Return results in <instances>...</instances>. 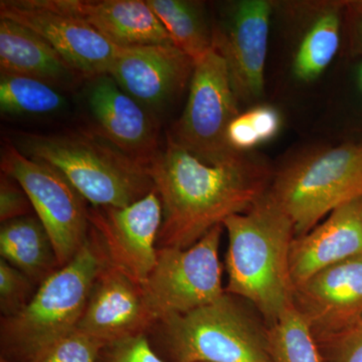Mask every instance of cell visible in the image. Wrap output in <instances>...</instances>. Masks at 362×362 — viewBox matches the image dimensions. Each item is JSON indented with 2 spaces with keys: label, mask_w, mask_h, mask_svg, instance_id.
Returning <instances> with one entry per match:
<instances>
[{
  "label": "cell",
  "mask_w": 362,
  "mask_h": 362,
  "mask_svg": "<svg viewBox=\"0 0 362 362\" xmlns=\"http://www.w3.org/2000/svg\"><path fill=\"white\" fill-rule=\"evenodd\" d=\"M147 170L162 206L158 249H187L226 218L246 213L268 192L271 175L265 164L245 153L206 163L171 135Z\"/></svg>",
  "instance_id": "1"
},
{
  "label": "cell",
  "mask_w": 362,
  "mask_h": 362,
  "mask_svg": "<svg viewBox=\"0 0 362 362\" xmlns=\"http://www.w3.org/2000/svg\"><path fill=\"white\" fill-rule=\"evenodd\" d=\"M228 232L226 292L256 307L269 326L293 306L290 269L294 223L270 192L223 223Z\"/></svg>",
  "instance_id": "2"
},
{
  "label": "cell",
  "mask_w": 362,
  "mask_h": 362,
  "mask_svg": "<svg viewBox=\"0 0 362 362\" xmlns=\"http://www.w3.org/2000/svg\"><path fill=\"white\" fill-rule=\"evenodd\" d=\"M11 143L28 158L56 169L90 206H128L154 190L147 166L92 129L18 132Z\"/></svg>",
  "instance_id": "3"
},
{
  "label": "cell",
  "mask_w": 362,
  "mask_h": 362,
  "mask_svg": "<svg viewBox=\"0 0 362 362\" xmlns=\"http://www.w3.org/2000/svg\"><path fill=\"white\" fill-rule=\"evenodd\" d=\"M106 256L90 228L82 249L37 288L20 313L1 319L0 362H28L45 347L77 329Z\"/></svg>",
  "instance_id": "4"
},
{
  "label": "cell",
  "mask_w": 362,
  "mask_h": 362,
  "mask_svg": "<svg viewBox=\"0 0 362 362\" xmlns=\"http://www.w3.org/2000/svg\"><path fill=\"white\" fill-rule=\"evenodd\" d=\"M263 328L225 292L213 303L159 321L147 337L165 362H272Z\"/></svg>",
  "instance_id": "5"
},
{
  "label": "cell",
  "mask_w": 362,
  "mask_h": 362,
  "mask_svg": "<svg viewBox=\"0 0 362 362\" xmlns=\"http://www.w3.org/2000/svg\"><path fill=\"white\" fill-rule=\"evenodd\" d=\"M269 192L294 223L296 237L345 202L362 195V144L340 145L293 161Z\"/></svg>",
  "instance_id": "6"
},
{
  "label": "cell",
  "mask_w": 362,
  "mask_h": 362,
  "mask_svg": "<svg viewBox=\"0 0 362 362\" xmlns=\"http://www.w3.org/2000/svg\"><path fill=\"white\" fill-rule=\"evenodd\" d=\"M223 230V225L214 226L187 249H158L156 267L142 285L157 323L213 303L225 294L218 257Z\"/></svg>",
  "instance_id": "7"
},
{
  "label": "cell",
  "mask_w": 362,
  "mask_h": 362,
  "mask_svg": "<svg viewBox=\"0 0 362 362\" xmlns=\"http://www.w3.org/2000/svg\"><path fill=\"white\" fill-rule=\"evenodd\" d=\"M0 168L25 189L51 238L59 265H66L89 238L87 201L56 169L28 158L11 141L2 147Z\"/></svg>",
  "instance_id": "8"
},
{
  "label": "cell",
  "mask_w": 362,
  "mask_h": 362,
  "mask_svg": "<svg viewBox=\"0 0 362 362\" xmlns=\"http://www.w3.org/2000/svg\"><path fill=\"white\" fill-rule=\"evenodd\" d=\"M187 106L171 135L206 163L218 165L240 156L226 141L228 125L238 115L225 59L211 49L195 63Z\"/></svg>",
  "instance_id": "9"
},
{
  "label": "cell",
  "mask_w": 362,
  "mask_h": 362,
  "mask_svg": "<svg viewBox=\"0 0 362 362\" xmlns=\"http://www.w3.org/2000/svg\"><path fill=\"white\" fill-rule=\"evenodd\" d=\"M89 221L108 263L137 284H144L158 252L162 206L156 192L128 206H90Z\"/></svg>",
  "instance_id": "10"
},
{
  "label": "cell",
  "mask_w": 362,
  "mask_h": 362,
  "mask_svg": "<svg viewBox=\"0 0 362 362\" xmlns=\"http://www.w3.org/2000/svg\"><path fill=\"white\" fill-rule=\"evenodd\" d=\"M0 18L16 21L47 40L84 80L106 75L118 47L49 0H1Z\"/></svg>",
  "instance_id": "11"
},
{
  "label": "cell",
  "mask_w": 362,
  "mask_h": 362,
  "mask_svg": "<svg viewBox=\"0 0 362 362\" xmlns=\"http://www.w3.org/2000/svg\"><path fill=\"white\" fill-rule=\"evenodd\" d=\"M271 14L268 1L244 0L213 30L214 49L225 59L238 101H255L263 95Z\"/></svg>",
  "instance_id": "12"
},
{
  "label": "cell",
  "mask_w": 362,
  "mask_h": 362,
  "mask_svg": "<svg viewBox=\"0 0 362 362\" xmlns=\"http://www.w3.org/2000/svg\"><path fill=\"white\" fill-rule=\"evenodd\" d=\"M293 304L318 343L361 321L362 255L323 269L298 286Z\"/></svg>",
  "instance_id": "13"
},
{
  "label": "cell",
  "mask_w": 362,
  "mask_h": 362,
  "mask_svg": "<svg viewBox=\"0 0 362 362\" xmlns=\"http://www.w3.org/2000/svg\"><path fill=\"white\" fill-rule=\"evenodd\" d=\"M156 323L142 286L117 270L106 259L76 330L107 345L148 335Z\"/></svg>",
  "instance_id": "14"
},
{
  "label": "cell",
  "mask_w": 362,
  "mask_h": 362,
  "mask_svg": "<svg viewBox=\"0 0 362 362\" xmlns=\"http://www.w3.org/2000/svg\"><path fill=\"white\" fill-rule=\"evenodd\" d=\"M194 62L173 44L118 47L108 75L147 110H161L190 83Z\"/></svg>",
  "instance_id": "15"
},
{
  "label": "cell",
  "mask_w": 362,
  "mask_h": 362,
  "mask_svg": "<svg viewBox=\"0 0 362 362\" xmlns=\"http://www.w3.org/2000/svg\"><path fill=\"white\" fill-rule=\"evenodd\" d=\"M87 102L92 130L145 166L158 153L156 117L124 92L108 74L89 81Z\"/></svg>",
  "instance_id": "16"
},
{
  "label": "cell",
  "mask_w": 362,
  "mask_h": 362,
  "mask_svg": "<svg viewBox=\"0 0 362 362\" xmlns=\"http://www.w3.org/2000/svg\"><path fill=\"white\" fill-rule=\"evenodd\" d=\"M362 255V195L331 211L320 225L295 238L290 269L295 288L340 262Z\"/></svg>",
  "instance_id": "17"
},
{
  "label": "cell",
  "mask_w": 362,
  "mask_h": 362,
  "mask_svg": "<svg viewBox=\"0 0 362 362\" xmlns=\"http://www.w3.org/2000/svg\"><path fill=\"white\" fill-rule=\"evenodd\" d=\"M82 18L118 47L173 44L160 21L143 0H49Z\"/></svg>",
  "instance_id": "18"
},
{
  "label": "cell",
  "mask_w": 362,
  "mask_h": 362,
  "mask_svg": "<svg viewBox=\"0 0 362 362\" xmlns=\"http://www.w3.org/2000/svg\"><path fill=\"white\" fill-rule=\"evenodd\" d=\"M0 73L71 89L84 80L47 40L16 21L0 18Z\"/></svg>",
  "instance_id": "19"
},
{
  "label": "cell",
  "mask_w": 362,
  "mask_h": 362,
  "mask_svg": "<svg viewBox=\"0 0 362 362\" xmlns=\"http://www.w3.org/2000/svg\"><path fill=\"white\" fill-rule=\"evenodd\" d=\"M0 255L37 286L62 268L49 233L33 216L1 223Z\"/></svg>",
  "instance_id": "20"
},
{
  "label": "cell",
  "mask_w": 362,
  "mask_h": 362,
  "mask_svg": "<svg viewBox=\"0 0 362 362\" xmlns=\"http://www.w3.org/2000/svg\"><path fill=\"white\" fill-rule=\"evenodd\" d=\"M171 42L195 63L213 49V32L197 2L185 0H146Z\"/></svg>",
  "instance_id": "21"
},
{
  "label": "cell",
  "mask_w": 362,
  "mask_h": 362,
  "mask_svg": "<svg viewBox=\"0 0 362 362\" xmlns=\"http://www.w3.org/2000/svg\"><path fill=\"white\" fill-rule=\"evenodd\" d=\"M339 42V13L329 9L317 18L298 47L293 64L295 76L305 82L315 80L337 56Z\"/></svg>",
  "instance_id": "22"
},
{
  "label": "cell",
  "mask_w": 362,
  "mask_h": 362,
  "mask_svg": "<svg viewBox=\"0 0 362 362\" xmlns=\"http://www.w3.org/2000/svg\"><path fill=\"white\" fill-rule=\"evenodd\" d=\"M65 99L56 88L42 81L0 73V111L2 115H45L63 108Z\"/></svg>",
  "instance_id": "23"
},
{
  "label": "cell",
  "mask_w": 362,
  "mask_h": 362,
  "mask_svg": "<svg viewBox=\"0 0 362 362\" xmlns=\"http://www.w3.org/2000/svg\"><path fill=\"white\" fill-rule=\"evenodd\" d=\"M267 328L272 362H323L318 342L294 305Z\"/></svg>",
  "instance_id": "24"
},
{
  "label": "cell",
  "mask_w": 362,
  "mask_h": 362,
  "mask_svg": "<svg viewBox=\"0 0 362 362\" xmlns=\"http://www.w3.org/2000/svg\"><path fill=\"white\" fill-rule=\"evenodd\" d=\"M104 343L75 330L52 343L28 362H99Z\"/></svg>",
  "instance_id": "25"
},
{
  "label": "cell",
  "mask_w": 362,
  "mask_h": 362,
  "mask_svg": "<svg viewBox=\"0 0 362 362\" xmlns=\"http://www.w3.org/2000/svg\"><path fill=\"white\" fill-rule=\"evenodd\" d=\"M39 286L28 276L0 259V311L2 318L20 313L32 301Z\"/></svg>",
  "instance_id": "26"
},
{
  "label": "cell",
  "mask_w": 362,
  "mask_h": 362,
  "mask_svg": "<svg viewBox=\"0 0 362 362\" xmlns=\"http://www.w3.org/2000/svg\"><path fill=\"white\" fill-rule=\"evenodd\" d=\"M318 345L323 362H362V319Z\"/></svg>",
  "instance_id": "27"
},
{
  "label": "cell",
  "mask_w": 362,
  "mask_h": 362,
  "mask_svg": "<svg viewBox=\"0 0 362 362\" xmlns=\"http://www.w3.org/2000/svg\"><path fill=\"white\" fill-rule=\"evenodd\" d=\"M99 362H165L156 354L147 335L105 345Z\"/></svg>",
  "instance_id": "28"
},
{
  "label": "cell",
  "mask_w": 362,
  "mask_h": 362,
  "mask_svg": "<svg viewBox=\"0 0 362 362\" xmlns=\"http://www.w3.org/2000/svg\"><path fill=\"white\" fill-rule=\"evenodd\" d=\"M33 206L30 197L11 176L1 173L0 176V221L16 220L30 216Z\"/></svg>",
  "instance_id": "29"
},
{
  "label": "cell",
  "mask_w": 362,
  "mask_h": 362,
  "mask_svg": "<svg viewBox=\"0 0 362 362\" xmlns=\"http://www.w3.org/2000/svg\"><path fill=\"white\" fill-rule=\"evenodd\" d=\"M226 141L233 151L239 153H245L261 143L247 113L240 114L228 125Z\"/></svg>",
  "instance_id": "30"
},
{
  "label": "cell",
  "mask_w": 362,
  "mask_h": 362,
  "mask_svg": "<svg viewBox=\"0 0 362 362\" xmlns=\"http://www.w3.org/2000/svg\"><path fill=\"white\" fill-rule=\"evenodd\" d=\"M261 143L273 139L281 128V116L276 109L259 106L247 112Z\"/></svg>",
  "instance_id": "31"
},
{
  "label": "cell",
  "mask_w": 362,
  "mask_h": 362,
  "mask_svg": "<svg viewBox=\"0 0 362 362\" xmlns=\"http://www.w3.org/2000/svg\"><path fill=\"white\" fill-rule=\"evenodd\" d=\"M357 83H358L359 89L362 92V62L357 68Z\"/></svg>",
  "instance_id": "32"
},
{
  "label": "cell",
  "mask_w": 362,
  "mask_h": 362,
  "mask_svg": "<svg viewBox=\"0 0 362 362\" xmlns=\"http://www.w3.org/2000/svg\"><path fill=\"white\" fill-rule=\"evenodd\" d=\"M361 33H362V18H361Z\"/></svg>",
  "instance_id": "33"
}]
</instances>
